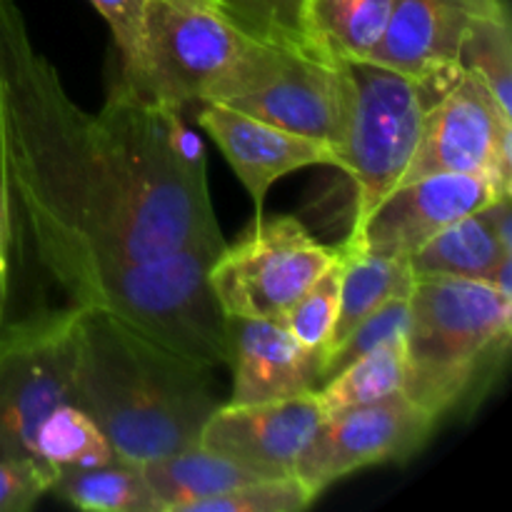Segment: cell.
<instances>
[{
    "mask_svg": "<svg viewBox=\"0 0 512 512\" xmlns=\"http://www.w3.org/2000/svg\"><path fill=\"white\" fill-rule=\"evenodd\" d=\"M340 270H343V253H340L338 263L330 270H325L313 288L308 293L300 295L288 313L280 318V323L293 333L298 343L305 348L315 350L325 358L330 338H333L335 320H338V305H340Z\"/></svg>",
    "mask_w": 512,
    "mask_h": 512,
    "instance_id": "27",
    "label": "cell"
},
{
    "mask_svg": "<svg viewBox=\"0 0 512 512\" xmlns=\"http://www.w3.org/2000/svg\"><path fill=\"white\" fill-rule=\"evenodd\" d=\"M118 458L113 445L80 405H58L35 433V460L53 470L95 468Z\"/></svg>",
    "mask_w": 512,
    "mask_h": 512,
    "instance_id": "24",
    "label": "cell"
},
{
    "mask_svg": "<svg viewBox=\"0 0 512 512\" xmlns=\"http://www.w3.org/2000/svg\"><path fill=\"white\" fill-rule=\"evenodd\" d=\"M503 188L488 175L435 173L400 183L353 223L345 248L410 258L433 235L455 220L488 208L505 198Z\"/></svg>",
    "mask_w": 512,
    "mask_h": 512,
    "instance_id": "12",
    "label": "cell"
},
{
    "mask_svg": "<svg viewBox=\"0 0 512 512\" xmlns=\"http://www.w3.org/2000/svg\"><path fill=\"white\" fill-rule=\"evenodd\" d=\"M408 330H410L408 295H405V298L388 300V303L380 305L378 310H373L363 323L355 325L353 333L325 355L323 383L330 378V375L338 373L340 368H345L350 360L360 358V355L370 353V350L380 348V345L403 343V340H408Z\"/></svg>",
    "mask_w": 512,
    "mask_h": 512,
    "instance_id": "28",
    "label": "cell"
},
{
    "mask_svg": "<svg viewBox=\"0 0 512 512\" xmlns=\"http://www.w3.org/2000/svg\"><path fill=\"white\" fill-rule=\"evenodd\" d=\"M195 120L213 138L233 173L245 185L255 203V213H263L270 185L285 175L308 165H333L338 170L343 165L338 150L330 145L288 133L230 105L198 103Z\"/></svg>",
    "mask_w": 512,
    "mask_h": 512,
    "instance_id": "15",
    "label": "cell"
},
{
    "mask_svg": "<svg viewBox=\"0 0 512 512\" xmlns=\"http://www.w3.org/2000/svg\"><path fill=\"white\" fill-rule=\"evenodd\" d=\"M338 258L340 245L318 243L293 215L258 218L238 243H225L208 280L228 318L280 320Z\"/></svg>",
    "mask_w": 512,
    "mask_h": 512,
    "instance_id": "7",
    "label": "cell"
},
{
    "mask_svg": "<svg viewBox=\"0 0 512 512\" xmlns=\"http://www.w3.org/2000/svg\"><path fill=\"white\" fill-rule=\"evenodd\" d=\"M340 253H343V270H340L338 320H335L333 338L325 355L335 345L343 343L353 333L355 325L363 323L380 305L410 295L415 283L408 258L353 250L345 245H340Z\"/></svg>",
    "mask_w": 512,
    "mask_h": 512,
    "instance_id": "20",
    "label": "cell"
},
{
    "mask_svg": "<svg viewBox=\"0 0 512 512\" xmlns=\"http://www.w3.org/2000/svg\"><path fill=\"white\" fill-rule=\"evenodd\" d=\"M393 0H300V28L310 48L333 60H370Z\"/></svg>",
    "mask_w": 512,
    "mask_h": 512,
    "instance_id": "19",
    "label": "cell"
},
{
    "mask_svg": "<svg viewBox=\"0 0 512 512\" xmlns=\"http://www.w3.org/2000/svg\"><path fill=\"white\" fill-rule=\"evenodd\" d=\"M435 423L438 420L403 390L378 403L328 413L300 455L295 478L318 498L360 468L398 463L415 455L433 435Z\"/></svg>",
    "mask_w": 512,
    "mask_h": 512,
    "instance_id": "11",
    "label": "cell"
},
{
    "mask_svg": "<svg viewBox=\"0 0 512 512\" xmlns=\"http://www.w3.org/2000/svg\"><path fill=\"white\" fill-rule=\"evenodd\" d=\"M343 75V173L355 185L353 223L400 180L418 150L435 95L418 80L375 60H338Z\"/></svg>",
    "mask_w": 512,
    "mask_h": 512,
    "instance_id": "5",
    "label": "cell"
},
{
    "mask_svg": "<svg viewBox=\"0 0 512 512\" xmlns=\"http://www.w3.org/2000/svg\"><path fill=\"white\" fill-rule=\"evenodd\" d=\"M460 68L478 73L505 118L512 120V45L505 5L470 25L460 48Z\"/></svg>",
    "mask_w": 512,
    "mask_h": 512,
    "instance_id": "25",
    "label": "cell"
},
{
    "mask_svg": "<svg viewBox=\"0 0 512 512\" xmlns=\"http://www.w3.org/2000/svg\"><path fill=\"white\" fill-rule=\"evenodd\" d=\"M435 173L488 175L510 193L512 120L468 68L425 113L418 150L400 183Z\"/></svg>",
    "mask_w": 512,
    "mask_h": 512,
    "instance_id": "10",
    "label": "cell"
},
{
    "mask_svg": "<svg viewBox=\"0 0 512 512\" xmlns=\"http://www.w3.org/2000/svg\"><path fill=\"white\" fill-rule=\"evenodd\" d=\"M58 470L38 460H0V512H25L50 493Z\"/></svg>",
    "mask_w": 512,
    "mask_h": 512,
    "instance_id": "31",
    "label": "cell"
},
{
    "mask_svg": "<svg viewBox=\"0 0 512 512\" xmlns=\"http://www.w3.org/2000/svg\"><path fill=\"white\" fill-rule=\"evenodd\" d=\"M403 393L435 420L473 395L508 353L512 300L493 280L415 275Z\"/></svg>",
    "mask_w": 512,
    "mask_h": 512,
    "instance_id": "4",
    "label": "cell"
},
{
    "mask_svg": "<svg viewBox=\"0 0 512 512\" xmlns=\"http://www.w3.org/2000/svg\"><path fill=\"white\" fill-rule=\"evenodd\" d=\"M75 305L0 350V460H35V433L58 405L75 403Z\"/></svg>",
    "mask_w": 512,
    "mask_h": 512,
    "instance_id": "8",
    "label": "cell"
},
{
    "mask_svg": "<svg viewBox=\"0 0 512 512\" xmlns=\"http://www.w3.org/2000/svg\"><path fill=\"white\" fill-rule=\"evenodd\" d=\"M485 215L490 218V223H493L495 233H498L500 243H503V248L512 253V213H510V195H505V198H498L495 203H490L488 208H483Z\"/></svg>",
    "mask_w": 512,
    "mask_h": 512,
    "instance_id": "32",
    "label": "cell"
},
{
    "mask_svg": "<svg viewBox=\"0 0 512 512\" xmlns=\"http://www.w3.org/2000/svg\"><path fill=\"white\" fill-rule=\"evenodd\" d=\"M323 418L315 390L265 403H228L210 413L198 443L280 478L295 475L300 455Z\"/></svg>",
    "mask_w": 512,
    "mask_h": 512,
    "instance_id": "14",
    "label": "cell"
},
{
    "mask_svg": "<svg viewBox=\"0 0 512 512\" xmlns=\"http://www.w3.org/2000/svg\"><path fill=\"white\" fill-rule=\"evenodd\" d=\"M405 370H408L405 340L403 343L380 345V348L350 360L345 368L330 375L315 393H318L325 415L378 403V400L390 398V395L403 390Z\"/></svg>",
    "mask_w": 512,
    "mask_h": 512,
    "instance_id": "23",
    "label": "cell"
},
{
    "mask_svg": "<svg viewBox=\"0 0 512 512\" xmlns=\"http://www.w3.org/2000/svg\"><path fill=\"white\" fill-rule=\"evenodd\" d=\"M15 183L0 88V350L55 313Z\"/></svg>",
    "mask_w": 512,
    "mask_h": 512,
    "instance_id": "16",
    "label": "cell"
},
{
    "mask_svg": "<svg viewBox=\"0 0 512 512\" xmlns=\"http://www.w3.org/2000/svg\"><path fill=\"white\" fill-rule=\"evenodd\" d=\"M50 493L78 510L90 512H163L138 463L115 458L95 468L60 470Z\"/></svg>",
    "mask_w": 512,
    "mask_h": 512,
    "instance_id": "22",
    "label": "cell"
},
{
    "mask_svg": "<svg viewBox=\"0 0 512 512\" xmlns=\"http://www.w3.org/2000/svg\"><path fill=\"white\" fill-rule=\"evenodd\" d=\"M138 465L150 490L163 505V512H185L200 500L218 498L253 480L273 478L253 465L228 458L218 450L203 448L200 443Z\"/></svg>",
    "mask_w": 512,
    "mask_h": 512,
    "instance_id": "18",
    "label": "cell"
},
{
    "mask_svg": "<svg viewBox=\"0 0 512 512\" xmlns=\"http://www.w3.org/2000/svg\"><path fill=\"white\" fill-rule=\"evenodd\" d=\"M270 40L180 0H145L143 75L133 88L170 108L223 103Z\"/></svg>",
    "mask_w": 512,
    "mask_h": 512,
    "instance_id": "6",
    "label": "cell"
},
{
    "mask_svg": "<svg viewBox=\"0 0 512 512\" xmlns=\"http://www.w3.org/2000/svg\"><path fill=\"white\" fill-rule=\"evenodd\" d=\"M223 240L185 245L148 260L108 265L75 305L98 308L155 348L198 368L230 363V318L210 288Z\"/></svg>",
    "mask_w": 512,
    "mask_h": 512,
    "instance_id": "3",
    "label": "cell"
},
{
    "mask_svg": "<svg viewBox=\"0 0 512 512\" xmlns=\"http://www.w3.org/2000/svg\"><path fill=\"white\" fill-rule=\"evenodd\" d=\"M503 0H393L388 25L370 60L418 80L435 98L460 75V48L470 25Z\"/></svg>",
    "mask_w": 512,
    "mask_h": 512,
    "instance_id": "13",
    "label": "cell"
},
{
    "mask_svg": "<svg viewBox=\"0 0 512 512\" xmlns=\"http://www.w3.org/2000/svg\"><path fill=\"white\" fill-rule=\"evenodd\" d=\"M220 105L243 110L288 133L320 140L340 155L343 75L338 60L308 45L270 43L238 93Z\"/></svg>",
    "mask_w": 512,
    "mask_h": 512,
    "instance_id": "9",
    "label": "cell"
},
{
    "mask_svg": "<svg viewBox=\"0 0 512 512\" xmlns=\"http://www.w3.org/2000/svg\"><path fill=\"white\" fill-rule=\"evenodd\" d=\"M180 3L220 15L260 40L308 45L300 28V0H180Z\"/></svg>",
    "mask_w": 512,
    "mask_h": 512,
    "instance_id": "26",
    "label": "cell"
},
{
    "mask_svg": "<svg viewBox=\"0 0 512 512\" xmlns=\"http://www.w3.org/2000/svg\"><path fill=\"white\" fill-rule=\"evenodd\" d=\"M83 175L85 288L108 265L223 240L203 143L188 130L183 110L125 78L110 88L103 108L85 118Z\"/></svg>",
    "mask_w": 512,
    "mask_h": 512,
    "instance_id": "1",
    "label": "cell"
},
{
    "mask_svg": "<svg viewBox=\"0 0 512 512\" xmlns=\"http://www.w3.org/2000/svg\"><path fill=\"white\" fill-rule=\"evenodd\" d=\"M230 363L235 405L313 393L323 385V355L298 343L280 320L230 318Z\"/></svg>",
    "mask_w": 512,
    "mask_h": 512,
    "instance_id": "17",
    "label": "cell"
},
{
    "mask_svg": "<svg viewBox=\"0 0 512 512\" xmlns=\"http://www.w3.org/2000/svg\"><path fill=\"white\" fill-rule=\"evenodd\" d=\"M313 495L295 475L260 478L218 498L200 500L185 512H298L313 505Z\"/></svg>",
    "mask_w": 512,
    "mask_h": 512,
    "instance_id": "29",
    "label": "cell"
},
{
    "mask_svg": "<svg viewBox=\"0 0 512 512\" xmlns=\"http://www.w3.org/2000/svg\"><path fill=\"white\" fill-rule=\"evenodd\" d=\"M75 308V405L98 423L115 455L145 463L198 445L220 405L213 370L155 348L103 310Z\"/></svg>",
    "mask_w": 512,
    "mask_h": 512,
    "instance_id": "2",
    "label": "cell"
},
{
    "mask_svg": "<svg viewBox=\"0 0 512 512\" xmlns=\"http://www.w3.org/2000/svg\"><path fill=\"white\" fill-rule=\"evenodd\" d=\"M505 255L485 210L455 220L410 255L413 275H450V278L493 280Z\"/></svg>",
    "mask_w": 512,
    "mask_h": 512,
    "instance_id": "21",
    "label": "cell"
},
{
    "mask_svg": "<svg viewBox=\"0 0 512 512\" xmlns=\"http://www.w3.org/2000/svg\"><path fill=\"white\" fill-rule=\"evenodd\" d=\"M108 23L123 60V75L130 85L143 75V13L145 0H90Z\"/></svg>",
    "mask_w": 512,
    "mask_h": 512,
    "instance_id": "30",
    "label": "cell"
}]
</instances>
